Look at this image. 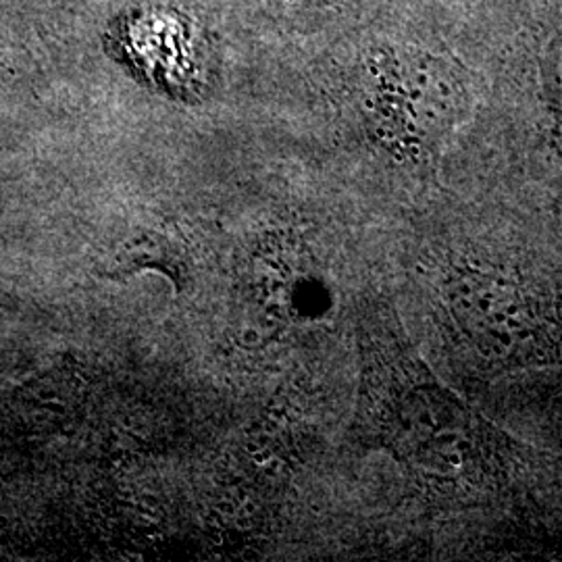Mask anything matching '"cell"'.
Instances as JSON below:
<instances>
[{
    "label": "cell",
    "mask_w": 562,
    "mask_h": 562,
    "mask_svg": "<svg viewBox=\"0 0 562 562\" xmlns=\"http://www.w3.org/2000/svg\"><path fill=\"white\" fill-rule=\"evenodd\" d=\"M142 271L162 273L178 292H183L190 283V259L180 238L159 229L130 234L113 252L104 269V278L125 281Z\"/></svg>",
    "instance_id": "obj_1"
},
{
    "label": "cell",
    "mask_w": 562,
    "mask_h": 562,
    "mask_svg": "<svg viewBox=\"0 0 562 562\" xmlns=\"http://www.w3.org/2000/svg\"><path fill=\"white\" fill-rule=\"evenodd\" d=\"M448 461L452 462V464H454V467H461V464H462L461 457H457V454H454V457H450V459H448Z\"/></svg>",
    "instance_id": "obj_2"
}]
</instances>
